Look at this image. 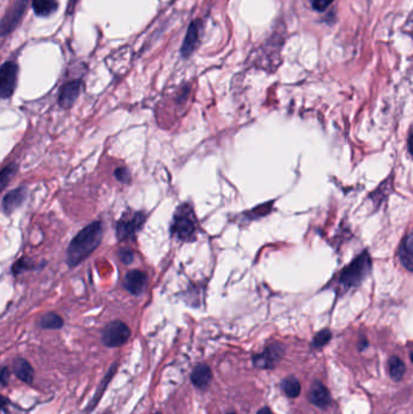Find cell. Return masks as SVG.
<instances>
[{
	"instance_id": "obj_1",
	"label": "cell",
	"mask_w": 413,
	"mask_h": 414,
	"mask_svg": "<svg viewBox=\"0 0 413 414\" xmlns=\"http://www.w3.org/2000/svg\"><path fill=\"white\" fill-rule=\"evenodd\" d=\"M102 238H104V225L101 220H96L94 223L86 225L84 229L80 230L77 236L70 241L67 249L66 262L69 267L73 268L81 262H84L85 259L99 247Z\"/></svg>"
},
{
	"instance_id": "obj_2",
	"label": "cell",
	"mask_w": 413,
	"mask_h": 414,
	"mask_svg": "<svg viewBox=\"0 0 413 414\" xmlns=\"http://www.w3.org/2000/svg\"><path fill=\"white\" fill-rule=\"evenodd\" d=\"M372 269V262L369 258V252H363L358 258H355L352 263L345 267L340 274L338 285L345 291L350 288H358L365 279L367 278Z\"/></svg>"
},
{
	"instance_id": "obj_3",
	"label": "cell",
	"mask_w": 413,
	"mask_h": 414,
	"mask_svg": "<svg viewBox=\"0 0 413 414\" xmlns=\"http://www.w3.org/2000/svg\"><path fill=\"white\" fill-rule=\"evenodd\" d=\"M171 234L177 236L182 241L194 240V236L197 234V223L192 207H189L188 205L180 206L177 212L175 214L171 225Z\"/></svg>"
},
{
	"instance_id": "obj_4",
	"label": "cell",
	"mask_w": 413,
	"mask_h": 414,
	"mask_svg": "<svg viewBox=\"0 0 413 414\" xmlns=\"http://www.w3.org/2000/svg\"><path fill=\"white\" fill-rule=\"evenodd\" d=\"M131 336L128 325L122 321H113L104 327L102 331V341L108 348H119L124 346Z\"/></svg>"
},
{
	"instance_id": "obj_5",
	"label": "cell",
	"mask_w": 413,
	"mask_h": 414,
	"mask_svg": "<svg viewBox=\"0 0 413 414\" xmlns=\"http://www.w3.org/2000/svg\"><path fill=\"white\" fill-rule=\"evenodd\" d=\"M146 216L142 212H135L124 215L117 225V238L120 241L133 239L138 230L142 228Z\"/></svg>"
},
{
	"instance_id": "obj_6",
	"label": "cell",
	"mask_w": 413,
	"mask_h": 414,
	"mask_svg": "<svg viewBox=\"0 0 413 414\" xmlns=\"http://www.w3.org/2000/svg\"><path fill=\"white\" fill-rule=\"evenodd\" d=\"M285 354V348L280 343H274L267 346L261 354L253 356V365L260 370L274 368L280 362L282 356Z\"/></svg>"
},
{
	"instance_id": "obj_7",
	"label": "cell",
	"mask_w": 413,
	"mask_h": 414,
	"mask_svg": "<svg viewBox=\"0 0 413 414\" xmlns=\"http://www.w3.org/2000/svg\"><path fill=\"white\" fill-rule=\"evenodd\" d=\"M19 67L14 62H6L0 67V98H10L17 85Z\"/></svg>"
},
{
	"instance_id": "obj_8",
	"label": "cell",
	"mask_w": 413,
	"mask_h": 414,
	"mask_svg": "<svg viewBox=\"0 0 413 414\" xmlns=\"http://www.w3.org/2000/svg\"><path fill=\"white\" fill-rule=\"evenodd\" d=\"M30 0H16L15 4L11 6L10 10L0 21V37H4L15 30L16 26L20 23L22 16L26 12Z\"/></svg>"
},
{
	"instance_id": "obj_9",
	"label": "cell",
	"mask_w": 413,
	"mask_h": 414,
	"mask_svg": "<svg viewBox=\"0 0 413 414\" xmlns=\"http://www.w3.org/2000/svg\"><path fill=\"white\" fill-rule=\"evenodd\" d=\"M202 23L200 20L193 21L192 23L188 27L187 35L183 40L182 48H181V54L184 59H188L192 56L195 50L200 45V37H202Z\"/></svg>"
},
{
	"instance_id": "obj_10",
	"label": "cell",
	"mask_w": 413,
	"mask_h": 414,
	"mask_svg": "<svg viewBox=\"0 0 413 414\" xmlns=\"http://www.w3.org/2000/svg\"><path fill=\"white\" fill-rule=\"evenodd\" d=\"M147 286V275L141 270H131L124 278V288L133 296L142 294Z\"/></svg>"
},
{
	"instance_id": "obj_11",
	"label": "cell",
	"mask_w": 413,
	"mask_h": 414,
	"mask_svg": "<svg viewBox=\"0 0 413 414\" xmlns=\"http://www.w3.org/2000/svg\"><path fill=\"white\" fill-rule=\"evenodd\" d=\"M309 401L314 406L321 409L327 408L331 402H332L329 389L320 380H315L314 383L311 384L309 393Z\"/></svg>"
},
{
	"instance_id": "obj_12",
	"label": "cell",
	"mask_w": 413,
	"mask_h": 414,
	"mask_svg": "<svg viewBox=\"0 0 413 414\" xmlns=\"http://www.w3.org/2000/svg\"><path fill=\"white\" fill-rule=\"evenodd\" d=\"M81 82L80 80H73L70 83H67L64 85L61 93H59V104L64 109H68L72 107L77 98L80 95L81 91Z\"/></svg>"
},
{
	"instance_id": "obj_13",
	"label": "cell",
	"mask_w": 413,
	"mask_h": 414,
	"mask_svg": "<svg viewBox=\"0 0 413 414\" xmlns=\"http://www.w3.org/2000/svg\"><path fill=\"white\" fill-rule=\"evenodd\" d=\"M27 198V189L25 187H20L15 190H11L10 193L6 195L3 200V210L6 214H12L14 211L17 210L21 205L25 203Z\"/></svg>"
},
{
	"instance_id": "obj_14",
	"label": "cell",
	"mask_w": 413,
	"mask_h": 414,
	"mask_svg": "<svg viewBox=\"0 0 413 414\" xmlns=\"http://www.w3.org/2000/svg\"><path fill=\"white\" fill-rule=\"evenodd\" d=\"M398 259L405 268L408 272L413 270V235L410 233L403 240L398 249Z\"/></svg>"
},
{
	"instance_id": "obj_15",
	"label": "cell",
	"mask_w": 413,
	"mask_h": 414,
	"mask_svg": "<svg viewBox=\"0 0 413 414\" xmlns=\"http://www.w3.org/2000/svg\"><path fill=\"white\" fill-rule=\"evenodd\" d=\"M12 370H14L16 377L22 380L26 384H32L33 383L35 370H33V367L30 366L28 361L22 359V357L16 359L14 361V365H12Z\"/></svg>"
},
{
	"instance_id": "obj_16",
	"label": "cell",
	"mask_w": 413,
	"mask_h": 414,
	"mask_svg": "<svg viewBox=\"0 0 413 414\" xmlns=\"http://www.w3.org/2000/svg\"><path fill=\"white\" fill-rule=\"evenodd\" d=\"M193 384L199 389L206 388L212 380V370L207 365H198L191 375Z\"/></svg>"
},
{
	"instance_id": "obj_17",
	"label": "cell",
	"mask_w": 413,
	"mask_h": 414,
	"mask_svg": "<svg viewBox=\"0 0 413 414\" xmlns=\"http://www.w3.org/2000/svg\"><path fill=\"white\" fill-rule=\"evenodd\" d=\"M33 10L40 17H49L59 8L57 0H33Z\"/></svg>"
},
{
	"instance_id": "obj_18",
	"label": "cell",
	"mask_w": 413,
	"mask_h": 414,
	"mask_svg": "<svg viewBox=\"0 0 413 414\" xmlns=\"http://www.w3.org/2000/svg\"><path fill=\"white\" fill-rule=\"evenodd\" d=\"M281 390L284 391V394L290 397V399H296L300 395L302 386H300V380L297 379L294 375L287 377L285 379L281 382Z\"/></svg>"
},
{
	"instance_id": "obj_19",
	"label": "cell",
	"mask_w": 413,
	"mask_h": 414,
	"mask_svg": "<svg viewBox=\"0 0 413 414\" xmlns=\"http://www.w3.org/2000/svg\"><path fill=\"white\" fill-rule=\"evenodd\" d=\"M389 373L395 382L403 379L406 373V365L398 356H392L389 360Z\"/></svg>"
},
{
	"instance_id": "obj_20",
	"label": "cell",
	"mask_w": 413,
	"mask_h": 414,
	"mask_svg": "<svg viewBox=\"0 0 413 414\" xmlns=\"http://www.w3.org/2000/svg\"><path fill=\"white\" fill-rule=\"evenodd\" d=\"M39 326L44 330H59L64 326V319L55 312H48L40 319Z\"/></svg>"
},
{
	"instance_id": "obj_21",
	"label": "cell",
	"mask_w": 413,
	"mask_h": 414,
	"mask_svg": "<svg viewBox=\"0 0 413 414\" xmlns=\"http://www.w3.org/2000/svg\"><path fill=\"white\" fill-rule=\"evenodd\" d=\"M115 370H117V364H114V365H112V367H111V370H109L108 373L106 375V377H104V379L102 380V382H101V384H99L97 393L95 394L94 399H93V401L90 402V409L94 408L95 406H96V404H97V402H99V399H101V396H102V394H104V390L107 389V386H108L109 382H111V380H112V378H113V375L114 373H115Z\"/></svg>"
},
{
	"instance_id": "obj_22",
	"label": "cell",
	"mask_w": 413,
	"mask_h": 414,
	"mask_svg": "<svg viewBox=\"0 0 413 414\" xmlns=\"http://www.w3.org/2000/svg\"><path fill=\"white\" fill-rule=\"evenodd\" d=\"M16 172H17V165L16 164L6 166L4 170L0 171V191L4 189L6 185H9L11 178L16 175Z\"/></svg>"
},
{
	"instance_id": "obj_23",
	"label": "cell",
	"mask_w": 413,
	"mask_h": 414,
	"mask_svg": "<svg viewBox=\"0 0 413 414\" xmlns=\"http://www.w3.org/2000/svg\"><path fill=\"white\" fill-rule=\"evenodd\" d=\"M332 338V333L329 330H323L319 333H316L314 337V339L311 341V348L314 349H320L323 346H326Z\"/></svg>"
},
{
	"instance_id": "obj_24",
	"label": "cell",
	"mask_w": 413,
	"mask_h": 414,
	"mask_svg": "<svg viewBox=\"0 0 413 414\" xmlns=\"http://www.w3.org/2000/svg\"><path fill=\"white\" fill-rule=\"evenodd\" d=\"M33 263H32V261L28 258H21L16 262L15 265H14V268H12V273L15 274V275H19V274L25 273L27 270H30V269H33Z\"/></svg>"
},
{
	"instance_id": "obj_25",
	"label": "cell",
	"mask_w": 413,
	"mask_h": 414,
	"mask_svg": "<svg viewBox=\"0 0 413 414\" xmlns=\"http://www.w3.org/2000/svg\"><path fill=\"white\" fill-rule=\"evenodd\" d=\"M114 176H115V178L119 180V182H122V183H128L130 180H131V175H130V171L128 169H125V167H119L114 172Z\"/></svg>"
},
{
	"instance_id": "obj_26",
	"label": "cell",
	"mask_w": 413,
	"mask_h": 414,
	"mask_svg": "<svg viewBox=\"0 0 413 414\" xmlns=\"http://www.w3.org/2000/svg\"><path fill=\"white\" fill-rule=\"evenodd\" d=\"M335 0H313V9L318 12H324Z\"/></svg>"
},
{
	"instance_id": "obj_27",
	"label": "cell",
	"mask_w": 413,
	"mask_h": 414,
	"mask_svg": "<svg viewBox=\"0 0 413 414\" xmlns=\"http://www.w3.org/2000/svg\"><path fill=\"white\" fill-rule=\"evenodd\" d=\"M119 256H120V259L123 261V263L125 264H131L133 262V259H135V254H133V251L128 249H124L119 252Z\"/></svg>"
},
{
	"instance_id": "obj_28",
	"label": "cell",
	"mask_w": 413,
	"mask_h": 414,
	"mask_svg": "<svg viewBox=\"0 0 413 414\" xmlns=\"http://www.w3.org/2000/svg\"><path fill=\"white\" fill-rule=\"evenodd\" d=\"M10 370L8 367H1L0 368V384L8 385L10 380Z\"/></svg>"
},
{
	"instance_id": "obj_29",
	"label": "cell",
	"mask_w": 413,
	"mask_h": 414,
	"mask_svg": "<svg viewBox=\"0 0 413 414\" xmlns=\"http://www.w3.org/2000/svg\"><path fill=\"white\" fill-rule=\"evenodd\" d=\"M79 0H69L68 6H67V15H70L73 12L75 6L78 4Z\"/></svg>"
},
{
	"instance_id": "obj_30",
	"label": "cell",
	"mask_w": 413,
	"mask_h": 414,
	"mask_svg": "<svg viewBox=\"0 0 413 414\" xmlns=\"http://www.w3.org/2000/svg\"><path fill=\"white\" fill-rule=\"evenodd\" d=\"M367 346H369V341H367V339H366V338H361V341H360L359 344V350H364V349L367 348Z\"/></svg>"
},
{
	"instance_id": "obj_31",
	"label": "cell",
	"mask_w": 413,
	"mask_h": 414,
	"mask_svg": "<svg viewBox=\"0 0 413 414\" xmlns=\"http://www.w3.org/2000/svg\"><path fill=\"white\" fill-rule=\"evenodd\" d=\"M257 414H274L271 412V408H268V407H263V408L260 409Z\"/></svg>"
},
{
	"instance_id": "obj_32",
	"label": "cell",
	"mask_w": 413,
	"mask_h": 414,
	"mask_svg": "<svg viewBox=\"0 0 413 414\" xmlns=\"http://www.w3.org/2000/svg\"><path fill=\"white\" fill-rule=\"evenodd\" d=\"M6 402H8V401H6V397L0 395V409L4 408V407H6Z\"/></svg>"
},
{
	"instance_id": "obj_33",
	"label": "cell",
	"mask_w": 413,
	"mask_h": 414,
	"mask_svg": "<svg viewBox=\"0 0 413 414\" xmlns=\"http://www.w3.org/2000/svg\"><path fill=\"white\" fill-rule=\"evenodd\" d=\"M227 414H238V413H236V412H229V413H227Z\"/></svg>"
},
{
	"instance_id": "obj_34",
	"label": "cell",
	"mask_w": 413,
	"mask_h": 414,
	"mask_svg": "<svg viewBox=\"0 0 413 414\" xmlns=\"http://www.w3.org/2000/svg\"><path fill=\"white\" fill-rule=\"evenodd\" d=\"M153 414H162V413H159V412H157V413H153Z\"/></svg>"
}]
</instances>
